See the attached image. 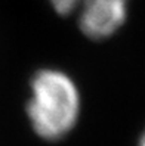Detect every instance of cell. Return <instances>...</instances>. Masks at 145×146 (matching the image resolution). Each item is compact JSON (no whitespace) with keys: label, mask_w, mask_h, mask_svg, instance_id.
<instances>
[{"label":"cell","mask_w":145,"mask_h":146,"mask_svg":"<svg viewBox=\"0 0 145 146\" xmlns=\"http://www.w3.org/2000/svg\"><path fill=\"white\" fill-rule=\"evenodd\" d=\"M82 100L77 84L68 74L45 68L31 78L27 115L41 139L59 140L77 124Z\"/></svg>","instance_id":"obj_1"},{"label":"cell","mask_w":145,"mask_h":146,"mask_svg":"<svg viewBox=\"0 0 145 146\" xmlns=\"http://www.w3.org/2000/svg\"><path fill=\"white\" fill-rule=\"evenodd\" d=\"M129 0H82L77 24L92 40L107 38L122 27L127 18Z\"/></svg>","instance_id":"obj_2"},{"label":"cell","mask_w":145,"mask_h":146,"mask_svg":"<svg viewBox=\"0 0 145 146\" xmlns=\"http://www.w3.org/2000/svg\"><path fill=\"white\" fill-rule=\"evenodd\" d=\"M80 2L82 0H49L53 11L62 16L71 15L73 12H76L80 6Z\"/></svg>","instance_id":"obj_3"},{"label":"cell","mask_w":145,"mask_h":146,"mask_svg":"<svg viewBox=\"0 0 145 146\" xmlns=\"http://www.w3.org/2000/svg\"><path fill=\"white\" fill-rule=\"evenodd\" d=\"M139 146H145V131L141 136V140H139Z\"/></svg>","instance_id":"obj_4"}]
</instances>
